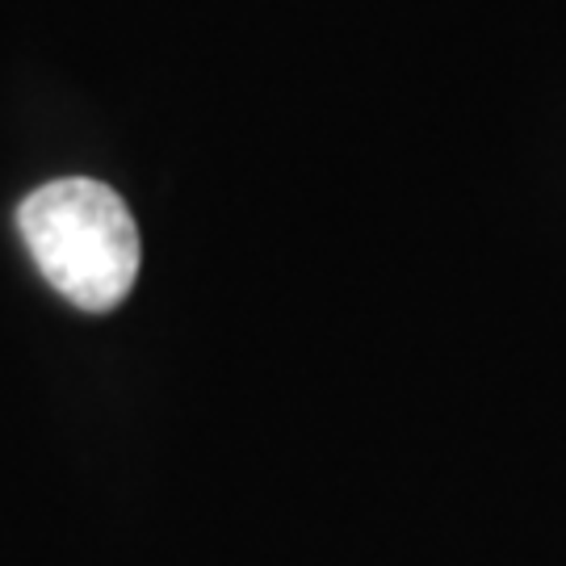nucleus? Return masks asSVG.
I'll use <instances>...</instances> for the list:
<instances>
[{
  "instance_id": "obj_1",
  "label": "nucleus",
  "mask_w": 566,
  "mask_h": 566,
  "mask_svg": "<svg viewBox=\"0 0 566 566\" xmlns=\"http://www.w3.org/2000/svg\"><path fill=\"white\" fill-rule=\"evenodd\" d=\"M18 227L39 273L81 311H114L139 277V227L102 181L42 185L21 202Z\"/></svg>"
}]
</instances>
